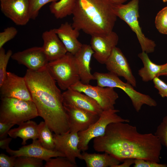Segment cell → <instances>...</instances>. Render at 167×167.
<instances>
[{
  "mask_svg": "<svg viewBox=\"0 0 167 167\" xmlns=\"http://www.w3.org/2000/svg\"><path fill=\"white\" fill-rule=\"evenodd\" d=\"M93 146L96 152L108 153L120 162L133 158L160 163L162 149L154 134L140 133L136 126L124 122L109 124L103 135L93 139Z\"/></svg>",
  "mask_w": 167,
  "mask_h": 167,
  "instance_id": "obj_1",
  "label": "cell"
},
{
  "mask_svg": "<svg viewBox=\"0 0 167 167\" xmlns=\"http://www.w3.org/2000/svg\"><path fill=\"white\" fill-rule=\"evenodd\" d=\"M39 116L54 134L69 131L68 116L62 93L46 67L38 71L28 69L24 77Z\"/></svg>",
  "mask_w": 167,
  "mask_h": 167,
  "instance_id": "obj_2",
  "label": "cell"
},
{
  "mask_svg": "<svg viewBox=\"0 0 167 167\" xmlns=\"http://www.w3.org/2000/svg\"><path fill=\"white\" fill-rule=\"evenodd\" d=\"M114 3L111 0H77L72 26L91 36L111 32L117 17Z\"/></svg>",
  "mask_w": 167,
  "mask_h": 167,
  "instance_id": "obj_3",
  "label": "cell"
},
{
  "mask_svg": "<svg viewBox=\"0 0 167 167\" xmlns=\"http://www.w3.org/2000/svg\"><path fill=\"white\" fill-rule=\"evenodd\" d=\"M0 122L20 124L39 116L32 101L13 98L1 97Z\"/></svg>",
  "mask_w": 167,
  "mask_h": 167,
  "instance_id": "obj_4",
  "label": "cell"
},
{
  "mask_svg": "<svg viewBox=\"0 0 167 167\" xmlns=\"http://www.w3.org/2000/svg\"><path fill=\"white\" fill-rule=\"evenodd\" d=\"M139 0H131L126 4L114 3L113 10L117 16L125 22L135 33L142 51L150 53L154 51L156 44L142 32L139 21Z\"/></svg>",
  "mask_w": 167,
  "mask_h": 167,
  "instance_id": "obj_5",
  "label": "cell"
},
{
  "mask_svg": "<svg viewBox=\"0 0 167 167\" xmlns=\"http://www.w3.org/2000/svg\"><path fill=\"white\" fill-rule=\"evenodd\" d=\"M93 75L97 85L102 87L118 88L124 91L131 99L134 108L138 112L144 105L150 107L157 105L156 101L149 96L136 91L132 85L127 82H123L114 74L109 72H95Z\"/></svg>",
  "mask_w": 167,
  "mask_h": 167,
  "instance_id": "obj_6",
  "label": "cell"
},
{
  "mask_svg": "<svg viewBox=\"0 0 167 167\" xmlns=\"http://www.w3.org/2000/svg\"><path fill=\"white\" fill-rule=\"evenodd\" d=\"M46 68L62 90H66L80 81L74 55L68 52L57 60L49 62Z\"/></svg>",
  "mask_w": 167,
  "mask_h": 167,
  "instance_id": "obj_7",
  "label": "cell"
},
{
  "mask_svg": "<svg viewBox=\"0 0 167 167\" xmlns=\"http://www.w3.org/2000/svg\"><path fill=\"white\" fill-rule=\"evenodd\" d=\"M119 110L115 109L104 110L98 120L87 130L79 132V149L83 152L88 149V144L92 139L103 135L107 126L112 123L130 122L129 119H124L118 115Z\"/></svg>",
  "mask_w": 167,
  "mask_h": 167,
  "instance_id": "obj_8",
  "label": "cell"
},
{
  "mask_svg": "<svg viewBox=\"0 0 167 167\" xmlns=\"http://www.w3.org/2000/svg\"><path fill=\"white\" fill-rule=\"evenodd\" d=\"M70 88L83 93L94 99L103 110L115 109L114 105L119 97L114 88L93 86L84 84L80 81Z\"/></svg>",
  "mask_w": 167,
  "mask_h": 167,
  "instance_id": "obj_9",
  "label": "cell"
},
{
  "mask_svg": "<svg viewBox=\"0 0 167 167\" xmlns=\"http://www.w3.org/2000/svg\"><path fill=\"white\" fill-rule=\"evenodd\" d=\"M1 97L13 98L32 101L24 77L7 72L5 79L0 86Z\"/></svg>",
  "mask_w": 167,
  "mask_h": 167,
  "instance_id": "obj_10",
  "label": "cell"
},
{
  "mask_svg": "<svg viewBox=\"0 0 167 167\" xmlns=\"http://www.w3.org/2000/svg\"><path fill=\"white\" fill-rule=\"evenodd\" d=\"M118 40V36L113 31L106 34L91 36L90 45L94 52V58L100 63L105 64Z\"/></svg>",
  "mask_w": 167,
  "mask_h": 167,
  "instance_id": "obj_11",
  "label": "cell"
},
{
  "mask_svg": "<svg viewBox=\"0 0 167 167\" xmlns=\"http://www.w3.org/2000/svg\"><path fill=\"white\" fill-rule=\"evenodd\" d=\"M64 105L100 115L103 110L98 103L87 95L69 88L62 93Z\"/></svg>",
  "mask_w": 167,
  "mask_h": 167,
  "instance_id": "obj_12",
  "label": "cell"
},
{
  "mask_svg": "<svg viewBox=\"0 0 167 167\" xmlns=\"http://www.w3.org/2000/svg\"><path fill=\"white\" fill-rule=\"evenodd\" d=\"M55 150L64 155L72 162L76 164V159L82 160L81 151L78 146L79 138L78 133L70 132L62 134H53Z\"/></svg>",
  "mask_w": 167,
  "mask_h": 167,
  "instance_id": "obj_13",
  "label": "cell"
},
{
  "mask_svg": "<svg viewBox=\"0 0 167 167\" xmlns=\"http://www.w3.org/2000/svg\"><path fill=\"white\" fill-rule=\"evenodd\" d=\"M109 72L123 77L127 83L136 86V79L133 75L127 60L118 48L115 47L105 63Z\"/></svg>",
  "mask_w": 167,
  "mask_h": 167,
  "instance_id": "obj_14",
  "label": "cell"
},
{
  "mask_svg": "<svg viewBox=\"0 0 167 167\" xmlns=\"http://www.w3.org/2000/svg\"><path fill=\"white\" fill-rule=\"evenodd\" d=\"M2 12L15 24L26 25L30 19L28 0H0Z\"/></svg>",
  "mask_w": 167,
  "mask_h": 167,
  "instance_id": "obj_15",
  "label": "cell"
},
{
  "mask_svg": "<svg viewBox=\"0 0 167 167\" xmlns=\"http://www.w3.org/2000/svg\"><path fill=\"white\" fill-rule=\"evenodd\" d=\"M11 58L28 69L38 71L46 67L49 62L42 47H34L12 54Z\"/></svg>",
  "mask_w": 167,
  "mask_h": 167,
  "instance_id": "obj_16",
  "label": "cell"
},
{
  "mask_svg": "<svg viewBox=\"0 0 167 167\" xmlns=\"http://www.w3.org/2000/svg\"><path fill=\"white\" fill-rule=\"evenodd\" d=\"M66 112L70 132H79L87 130L99 119L94 115L76 108L64 105Z\"/></svg>",
  "mask_w": 167,
  "mask_h": 167,
  "instance_id": "obj_17",
  "label": "cell"
},
{
  "mask_svg": "<svg viewBox=\"0 0 167 167\" xmlns=\"http://www.w3.org/2000/svg\"><path fill=\"white\" fill-rule=\"evenodd\" d=\"M6 150L11 156L16 157L22 156L34 157L46 161L51 158L65 157L64 154L59 152L45 148L42 146L38 139L33 140L32 143L24 146L18 150H13L9 147Z\"/></svg>",
  "mask_w": 167,
  "mask_h": 167,
  "instance_id": "obj_18",
  "label": "cell"
},
{
  "mask_svg": "<svg viewBox=\"0 0 167 167\" xmlns=\"http://www.w3.org/2000/svg\"><path fill=\"white\" fill-rule=\"evenodd\" d=\"M42 37L43 42L42 47L49 62L62 57L67 52L54 28L44 32Z\"/></svg>",
  "mask_w": 167,
  "mask_h": 167,
  "instance_id": "obj_19",
  "label": "cell"
},
{
  "mask_svg": "<svg viewBox=\"0 0 167 167\" xmlns=\"http://www.w3.org/2000/svg\"><path fill=\"white\" fill-rule=\"evenodd\" d=\"M94 52L90 45L83 44L74 57L80 78V81L85 84L95 80L93 75L91 72L90 64Z\"/></svg>",
  "mask_w": 167,
  "mask_h": 167,
  "instance_id": "obj_20",
  "label": "cell"
},
{
  "mask_svg": "<svg viewBox=\"0 0 167 167\" xmlns=\"http://www.w3.org/2000/svg\"><path fill=\"white\" fill-rule=\"evenodd\" d=\"M54 29L67 52L74 55L83 45L78 39L80 31L73 28L67 22L62 24L58 28Z\"/></svg>",
  "mask_w": 167,
  "mask_h": 167,
  "instance_id": "obj_21",
  "label": "cell"
},
{
  "mask_svg": "<svg viewBox=\"0 0 167 167\" xmlns=\"http://www.w3.org/2000/svg\"><path fill=\"white\" fill-rule=\"evenodd\" d=\"M82 160H84L87 167H115L120 161L108 154L90 153L83 152Z\"/></svg>",
  "mask_w": 167,
  "mask_h": 167,
  "instance_id": "obj_22",
  "label": "cell"
},
{
  "mask_svg": "<svg viewBox=\"0 0 167 167\" xmlns=\"http://www.w3.org/2000/svg\"><path fill=\"white\" fill-rule=\"evenodd\" d=\"M19 125L18 127L11 129L9 131L8 135L14 139L21 138L22 139V144L23 145L26 144L28 139H38V125L36 122L30 120Z\"/></svg>",
  "mask_w": 167,
  "mask_h": 167,
  "instance_id": "obj_23",
  "label": "cell"
},
{
  "mask_svg": "<svg viewBox=\"0 0 167 167\" xmlns=\"http://www.w3.org/2000/svg\"><path fill=\"white\" fill-rule=\"evenodd\" d=\"M138 57L141 59L143 65V67L138 71V74L142 80L147 82L152 80L156 77H158L164 64L158 65L154 63L150 59L148 54L143 51L138 54Z\"/></svg>",
  "mask_w": 167,
  "mask_h": 167,
  "instance_id": "obj_24",
  "label": "cell"
},
{
  "mask_svg": "<svg viewBox=\"0 0 167 167\" xmlns=\"http://www.w3.org/2000/svg\"><path fill=\"white\" fill-rule=\"evenodd\" d=\"M77 0H59L51 3L49 9L57 19H62L72 14Z\"/></svg>",
  "mask_w": 167,
  "mask_h": 167,
  "instance_id": "obj_25",
  "label": "cell"
},
{
  "mask_svg": "<svg viewBox=\"0 0 167 167\" xmlns=\"http://www.w3.org/2000/svg\"><path fill=\"white\" fill-rule=\"evenodd\" d=\"M38 139L45 148L55 150L53 134L45 121L41 122L37 125Z\"/></svg>",
  "mask_w": 167,
  "mask_h": 167,
  "instance_id": "obj_26",
  "label": "cell"
},
{
  "mask_svg": "<svg viewBox=\"0 0 167 167\" xmlns=\"http://www.w3.org/2000/svg\"><path fill=\"white\" fill-rule=\"evenodd\" d=\"M43 160L37 158L27 156L17 157L15 167H42Z\"/></svg>",
  "mask_w": 167,
  "mask_h": 167,
  "instance_id": "obj_27",
  "label": "cell"
},
{
  "mask_svg": "<svg viewBox=\"0 0 167 167\" xmlns=\"http://www.w3.org/2000/svg\"><path fill=\"white\" fill-rule=\"evenodd\" d=\"M12 55L11 50H8L6 53L3 47L0 49V86L5 79L7 72L6 71L7 65Z\"/></svg>",
  "mask_w": 167,
  "mask_h": 167,
  "instance_id": "obj_28",
  "label": "cell"
},
{
  "mask_svg": "<svg viewBox=\"0 0 167 167\" xmlns=\"http://www.w3.org/2000/svg\"><path fill=\"white\" fill-rule=\"evenodd\" d=\"M155 26L161 33L167 34V6L157 14L155 19Z\"/></svg>",
  "mask_w": 167,
  "mask_h": 167,
  "instance_id": "obj_29",
  "label": "cell"
},
{
  "mask_svg": "<svg viewBox=\"0 0 167 167\" xmlns=\"http://www.w3.org/2000/svg\"><path fill=\"white\" fill-rule=\"evenodd\" d=\"M30 19H35L37 17L39 11L45 4L59 0H28Z\"/></svg>",
  "mask_w": 167,
  "mask_h": 167,
  "instance_id": "obj_30",
  "label": "cell"
},
{
  "mask_svg": "<svg viewBox=\"0 0 167 167\" xmlns=\"http://www.w3.org/2000/svg\"><path fill=\"white\" fill-rule=\"evenodd\" d=\"M45 167H77V165L66 157L58 156L50 158L46 161Z\"/></svg>",
  "mask_w": 167,
  "mask_h": 167,
  "instance_id": "obj_31",
  "label": "cell"
},
{
  "mask_svg": "<svg viewBox=\"0 0 167 167\" xmlns=\"http://www.w3.org/2000/svg\"><path fill=\"white\" fill-rule=\"evenodd\" d=\"M154 134L159 139L162 145L167 148V116L163 117Z\"/></svg>",
  "mask_w": 167,
  "mask_h": 167,
  "instance_id": "obj_32",
  "label": "cell"
},
{
  "mask_svg": "<svg viewBox=\"0 0 167 167\" xmlns=\"http://www.w3.org/2000/svg\"><path fill=\"white\" fill-rule=\"evenodd\" d=\"M18 33L17 29L13 27L5 28L0 33V49L8 41L13 39Z\"/></svg>",
  "mask_w": 167,
  "mask_h": 167,
  "instance_id": "obj_33",
  "label": "cell"
},
{
  "mask_svg": "<svg viewBox=\"0 0 167 167\" xmlns=\"http://www.w3.org/2000/svg\"><path fill=\"white\" fill-rule=\"evenodd\" d=\"M134 167H167L166 164H161L142 159H135Z\"/></svg>",
  "mask_w": 167,
  "mask_h": 167,
  "instance_id": "obj_34",
  "label": "cell"
},
{
  "mask_svg": "<svg viewBox=\"0 0 167 167\" xmlns=\"http://www.w3.org/2000/svg\"><path fill=\"white\" fill-rule=\"evenodd\" d=\"M152 81L154 87L158 91L160 96L163 98H167V84L158 77H155Z\"/></svg>",
  "mask_w": 167,
  "mask_h": 167,
  "instance_id": "obj_35",
  "label": "cell"
},
{
  "mask_svg": "<svg viewBox=\"0 0 167 167\" xmlns=\"http://www.w3.org/2000/svg\"><path fill=\"white\" fill-rule=\"evenodd\" d=\"M16 157L9 156L4 153L0 154V167H14Z\"/></svg>",
  "mask_w": 167,
  "mask_h": 167,
  "instance_id": "obj_36",
  "label": "cell"
},
{
  "mask_svg": "<svg viewBox=\"0 0 167 167\" xmlns=\"http://www.w3.org/2000/svg\"><path fill=\"white\" fill-rule=\"evenodd\" d=\"M14 125V124L12 123L0 122V139L6 138L9 131Z\"/></svg>",
  "mask_w": 167,
  "mask_h": 167,
  "instance_id": "obj_37",
  "label": "cell"
},
{
  "mask_svg": "<svg viewBox=\"0 0 167 167\" xmlns=\"http://www.w3.org/2000/svg\"><path fill=\"white\" fill-rule=\"evenodd\" d=\"M12 138H6L0 139V148L3 149H6L9 147V144L11 141Z\"/></svg>",
  "mask_w": 167,
  "mask_h": 167,
  "instance_id": "obj_38",
  "label": "cell"
},
{
  "mask_svg": "<svg viewBox=\"0 0 167 167\" xmlns=\"http://www.w3.org/2000/svg\"><path fill=\"white\" fill-rule=\"evenodd\" d=\"M135 159L133 158H126L123 161V163L119 164L115 167H129L133 164H134Z\"/></svg>",
  "mask_w": 167,
  "mask_h": 167,
  "instance_id": "obj_39",
  "label": "cell"
},
{
  "mask_svg": "<svg viewBox=\"0 0 167 167\" xmlns=\"http://www.w3.org/2000/svg\"><path fill=\"white\" fill-rule=\"evenodd\" d=\"M162 75L167 76V62L164 64L163 68L158 74V76L159 77Z\"/></svg>",
  "mask_w": 167,
  "mask_h": 167,
  "instance_id": "obj_40",
  "label": "cell"
},
{
  "mask_svg": "<svg viewBox=\"0 0 167 167\" xmlns=\"http://www.w3.org/2000/svg\"><path fill=\"white\" fill-rule=\"evenodd\" d=\"M112 2L115 4H122L126 2L127 0H111Z\"/></svg>",
  "mask_w": 167,
  "mask_h": 167,
  "instance_id": "obj_41",
  "label": "cell"
},
{
  "mask_svg": "<svg viewBox=\"0 0 167 167\" xmlns=\"http://www.w3.org/2000/svg\"><path fill=\"white\" fill-rule=\"evenodd\" d=\"M162 1L164 2H167V0H162Z\"/></svg>",
  "mask_w": 167,
  "mask_h": 167,
  "instance_id": "obj_42",
  "label": "cell"
}]
</instances>
